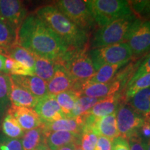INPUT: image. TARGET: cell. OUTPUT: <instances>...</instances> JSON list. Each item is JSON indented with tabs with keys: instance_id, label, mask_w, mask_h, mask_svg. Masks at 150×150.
I'll list each match as a JSON object with an SVG mask.
<instances>
[{
	"instance_id": "1",
	"label": "cell",
	"mask_w": 150,
	"mask_h": 150,
	"mask_svg": "<svg viewBox=\"0 0 150 150\" xmlns=\"http://www.w3.org/2000/svg\"><path fill=\"white\" fill-rule=\"evenodd\" d=\"M18 42L32 54L57 65L72 50L35 14L27 16L19 28Z\"/></svg>"
},
{
	"instance_id": "2",
	"label": "cell",
	"mask_w": 150,
	"mask_h": 150,
	"mask_svg": "<svg viewBox=\"0 0 150 150\" xmlns=\"http://www.w3.org/2000/svg\"><path fill=\"white\" fill-rule=\"evenodd\" d=\"M35 15L72 50L87 47L88 33L71 22L54 4L38 8Z\"/></svg>"
},
{
	"instance_id": "3",
	"label": "cell",
	"mask_w": 150,
	"mask_h": 150,
	"mask_svg": "<svg viewBox=\"0 0 150 150\" xmlns=\"http://www.w3.org/2000/svg\"><path fill=\"white\" fill-rule=\"evenodd\" d=\"M58 65L63 67L68 74L74 82V86L88 81L96 72L87 47L70 50Z\"/></svg>"
},
{
	"instance_id": "4",
	"label": "cell",
	"mask_w": 150,
	"mask_h": 150,
	"mask_svg": "<svg viewBox=\"0 0 150 150\" xmlns=\"http://www.w3.org/2000/svg\"><path fill=\"white\" fill-rule=\"evenodd\" d=\"M95 24L102 27L117 19L134 13L129 1L88 0L86 1Z\"/></svg>"
},
{
	"instance_id": "5",
	"label": "cell",
	"mask_w": 150,
	"mask_h": 150,
	"mask_svg": "<svg viewBox=\"0 0 150 150\" xmlns=\"http://www.w3.org/2000/svg\"><path fill=\"white\" fill-rule=\"evenodd\" d=\"M137 18L135 14L114 20L95 31L91 42L92 49L102 47L125 41L131 24Z\"/></svg>"
},
{
	"instance_id": "6",
	"label": "cell",
	"mask_w": 150,
	"mask_h": 150,
	"mask_svg": "<svg viewBox=\"0 0 150 150\" xmlns=\"http://www.w3.org/2000/svg\"><path fill=\"white\" fill-rule=\"evenodd\" d=\"M89 55L96 71L106 65L127 64L133 57L132 52L126 42L92 49Z\"/></svg>"
},
{
	"instance_id": "7",
	"label": "cell",
	"mask_w": 150,
	"mask_h": 150,
	"mask_svg": "<svg viewBox=\"0 0 150 150\" xmlns=\"http://www.w3.org/2000/svg\"><path fill=\"white\" fill-rule=\"evenodd\" d=\"M54 4L71 22L86 32L88 33L95 27V23L86 1L59 0Z\"/></svg>"
},
{
	"instance_id": "8",
	"label": "cell",
	"mask_w": 150,
	"mask_h": 150,
	"mask_svg": "<svg viewBox=\"0 0 150 150\" xmlns=\"http://www.w3.org/2000/svg\"><path fill=\"white\" fill-rule=\"evenodd\" d=\"M125 42L133 56H140L150 51V21L137 18L131 24Z\"/></svg>"
},
{
	"instance_id": "9",
	"label": "cell",
	"mask_w": 150,
	"mask_h": 150,
	"mask_svg": "<svg viewBox=\"0 0 150 150\" xmlns=\"http://www.w3.org/2000/svg\"><path fill=\"white\" fill-rule=\"evenodd\" d=\"M116 122L119 137L127 139L133 132L139 130L145 119L131 106L121 104L116 110Z\"/></svg>"
},
{
	"instance_id": "10",
	"label": "cell",
	"mask_w": 150,
	"mask_h": 150,
	"mask_svg": "<svg viewBox=\"0 0 150 150\" xmlns=\"http://www.w3.org/2000/svg\"><path fill=\"white\" fill-rule=\"evenodd\" d=\"M120 88V83L112 79L106 83H90L86 81L79 85L75 86L72 90L77 92L80 96L102 99L117 93Z\"/></svg>"
},
{
	"instance_id": "11",
	"label": "cell",
	"mask_w": 150,
	"mask_h": 150,
	"mask_svg": "<svg viewBox=\"0 0 150 150\" xmlns=\"http://www.w3.org/2000/svg\"><path fill=\"white\" fill-rule=\"evenodd\" d=\"M0 17L18 31L19 28L27 17V9L22 1L1 0Z\"/></svg>"
},
{
	"instance_id": "12",
	"label": "cell",
	"mask_w": 150,
	"mask_h": 150,
	"mask_svg": "<svg viewBox=\"0 0 150 150\" xmlns=\"http://www.w3.org/2000/svg\"><path fill=\"white\" fill-rule=\"evenodd\" d=\"M34 108L42 123L52 122L65 117L54 95L48 94L39 99Z\"/></svg>"
},
{
	"instance_id": "13",
	"label": "cell",
	"mask_w": 150,
	"mask_h": 150,
	"mask_svg": "<svg viewBox=\"0 0 150 150\" xmlns=\"http://www.w3.org/2000/svg\"><path fill=\"white\" fill-rule=\"evenodd\" d=\"M7 112L13 115L24 131L38 128L42 125V122L33 108L11 106Z\"/></svg>"
},
{
	"instance_id": "14",
	"label": "cell",
	"mask_w": 150,
	"mask_h": 150,
	"mask_svg": "<svg viewBox=\"0 0 150 150\" xmlns=\"http://www.w3.org/2000/svg\"><path fill=\"white\" fill-rule=\"evenodd\" d=\"M10 79L15 83L23 88L40 99L48 95L47 83L38 76H12L9 75Z\"/></svg>"
},
{
	"instance_id": "15",
	"label": "cell",
	"mask_w": 150,
	"mask_h": 150,
	"mask_svg": "<svg viewBox=\"0 0 150 150\" xmlns=\"http://www.w3.org/2000/svg\"><path fill=\"white\" fill-rule=\"evenodd\" d=\"M45 143L51 150H58L70 144H80L81 135L69 131H54L44 134Z\"/></svg>"
},
{
	"instance_id": "16",
	"label": "cell",
	"mask_w": 150,
	"mask_h": 150,
	"mask_svg": "<svg viewBox=\"0 0 150 150\" xmlns=\"http://www.w3.org/2000/svg\"><path fill=\"white\" fill-rule=\"evenodd\" d=\"M74 82L63 67L57 65L55 73L52 79L47 83L49 95H56L63 92L72 90Z\"/></svg>"
},
{
	"instance_id": "17",
	"label": "cell",
	"mask_w": 150,
	"mask_h": 150,
	"mask_svg": "<svg viewBox=\"0 0 150 150\" xmlns=\"http://www.w3.org/2000/svg\"><path fill=\"white\" fill-rule=\"evenodd\" d=\"M93 130L98 136H104L112 141L119 137L116 122V112L102 117H97Z\"/></svg>"
},
{
	"instance_id": "18",
	"label": "cell",
	"mask_w": 150,
	"mask_h": 150,
	"mask_svg": "<svg viewBox=\"0 0 150 150\" xmlns=\"http://www.w3.org/2000/svg\"><path fill=\"white\" fill-rule=\"evenodd\" d=\"M10 81V101L11 106L27 108L35 107L39 99L27 90L17 85L11 79Z\"/></svg>"
},
{
	"instance_id": "19",
	"label": "cell",
	"mask_w": 150,
	"mask_h": 150,
	"mask_svg": "<svg viewBox=\"0 0 150 150\" xmlns=\"http://www.w3.org/2000/svg\"><path fill=\"white\" fill-rule=\"evenodd\" d=\"M0 54L19 62L34 72V54L19 45L18 42L8 49L0 48Z\"/></svg>"
},
{
	"instance_id": "20",
	"label": "cell",
	"mask_w": 150,
	"mask_h": 150,
	"mask_svg": "<svg viewBox=\"0 0 150 150\" xmlns=\"http://www.w3.org/2000/svg\"><path fill=\"white\" fill-rule=\"evenodd\" d=\"M121 97L118 93L114 94L101 99L93 107L86 113L93 115L95 117H102L116 112Z\"/></svg>"
},
{
	"instance_id": "21",
	"label": "cell",
	"mask_w": 150,
	"mask_h": 150,
	"mask_svg": "<svg viewBox=\"0 0 150 150\" xmlns=\"http://www.w3.org/2000/svg\"><path fill=\"white\" fill-rule=\"evenodd\" d=\"M44 134L54 131H69L74 134H81L82 127L76 119L64 117L52 122L42 123V126Z\"/></svg>"
},
{
	"instance_id": "22",
	"label": "cell",
	"mask_w": 150,
	"mask_h": 150,
	"mask_svg": "<svg viewBox=\"0 0 150 150\" xmlns=\"http://www.w3.org/2000/svg\"><path fill=\"white\" fill-rule=\"evenodd\" d=\"M131 100V106L145 120L150 121V87L137 93Z\"/></svg>"
},
{
	"instance_id": "23",
	"label": "cell",
	"mask_w": 150,
	"mask_h": 150,
	"mask_svg": "<svg viewBox=\"0 0 150 150\" xmlns=\"http://www.w3.org/2000/svg\"><path fill=\"white\" fill-rule=\"evenodd\" d=\"M35 66L34 74L47 83H48L53 77L57 64L54 61L40 57L34 54Z\"/></svg>"
},
{
	"instance_id": "24",
	"label": "cell",
	"mask_w": 150,
	"mask_h": 150,
	"mask_svg": "<svg viewBox=\"0 0 150 150\" xmlns=\"http://www.w3.org/2000/svg\"><path fill=\"white\" fill-rule=\"evenodd\" d=\"M1 129L4 135L13 139H21L25 133L13 115L8 112H6L1 120Z\"/></svg>"
},
{
	"instance_id": "25",
	"label": "cell",
	"mask_w": 150,
	"mask_h": 150,
	"mask_svg": "<svg viewBox=\"0 0 150 150\" xmlns=\"http://www.w3.org/2000/svg\"><path fill=\"white\" fill-rule=\"evenodd\" d=\"M18 43V31L0 17V48L8 49Z\"/></svg>"
},
{
	"instance_id": "26",
	"label": "cell",
	"mask_w": 150,
	"mask_h": 150,
	"mask_svg": "<svg viewBox=\"0 0 150 150\" xmlns=\"http://www.w3.org/2000/svg\"><path fill=\"white\" fill-rule=\"evenodd\" d=\"M23 150H35L45 143V135L42 127L27 131L21 138Z\"/></svg>"
},
{
	"instance_id": "27",
	"label": "cell",
	"mask_w": 150,
	"mask_h": 150,
	"mask_svg": "<svg viewBox=\"0 0 150 150\" xmlns=\"http://www.w3.org/2000/svg\"><path fill=\"white\" fill-rule=\"evenodd\" d=\"M11 81L8 74L0 73V115L4 117L11 107Z\"/></svg>"
},
{
	"instance_id": "28",
	"label": "cell",
	"mask_w": 150,
	"mask_h": 150,
	"mask_svg": "<svg viewBox=\"0 0 150 150\" xmlns=\"http://www.w3.org/2000/svg\"><path fill=\"white\" fill-rule=\"evenodd\" d=\"M81 96L77 92L70 90L56 95V99L65 117H68L73 110L75 103Z\"/></svg>"
},
{
	"instance_id": "29",
	"label": "cell",
	"mask_w": 150,
	"mask_h": 150,
	"mask_svg": "<svg viewBox=\"0 0 150 150\" xmlns=\"http://www.w3.org/2000/svg\"><path fill=\"white\" fill-rule=\"evenodd\" d=\"M125 65L126 64L104 65L101 67L98 70H97L93 77L87 81L90 83H108L112 80V78L115 76V74L119 70V69Z\"/></svg>"
},
{
	"instance_id": "30",
	"label": "cell",
	"mask_w": 150,
	"mask_h": 150,
	"mask_svg": "<svg viewBox=\"0 0 150 150\" xmlns=\"http://www.w3.org/2000/svg\"><path fill=\"white\" fill-rule=\"evenodd\" d=\"M103 99V98H102ZM102 99L92 98L86 96H81L75 103L73 110L71 112L68 118L76 119L79 116L83 115L84 113L91 110L93 106H95L97 102Z\"/></svg>"
},
{
	"instance_id": "31",
	"label": "cell",
	"mask_w": 150,
	"mask_h": 150,
	"mask_svg": "<svg viewBox=\"0 0 150 150\" xmlns=\"http://www.w3.org/2000/svg\"><path fill=\"white\" fill-rule=\"evenodd\" d=\"M4 74L12 76H33L34 72L25 65L15 60L6 58L4 63Z\"/></svg>"
},
{
	"instance_id": "32",
	"label": "cell",
	"mask_w": 150,
	"mask_h": 150,
	"mask_svg": "<svg viewBox=\"0 0 150 150\" xmlns=\"http://www.w3.org/2000/svg\"><path fill=\"white\" fill-rule=\"evenodd\" d=\"M150 87V73L142 75L126 88L125 98L127 100L132 98L135 95L142 90Z\"/></svg>"
},
{
	"instance_id": "33",
	"label": "cell",
	"mask_w": 150,
	"mask_h": 150,
	"mask_svg": "<svg viewBox=\"0 0 150 150\" xmlns=\"http://www.w3.org/2000/svg\"><path fill=\"white\" fill-rule=\"evenodd\" d=\"M98 137L93 129H82L81 134V147L83 150H95Z\"/></svg>"
},
{
	"instance_id": "34",
	"label": "cell",
	"mask_w": 150,
	"mask_h": 150,
	"mask_svg": "<svg viewBox=\"0 0 150 150\" xmlns=\"http://www.w3.org/2000/svg\"><path fill=\"white\" fill-rule=\"evenodd\" d=\"M131 10L139 16L140 19L150 21V0L149 1H129Z\"/></svg>"
},
{
	"instance_id": "35",
	"label": "cell",
	"mask_w": 150,
	"mask_h": 150,
	"mask_svg": "<svg viewBox=\"0 0 150 150\" xmlns=\"http://www.w3.org/2000/svg\"><path fill=\"white\" fill-rule=\"evenodd\" d=\"M0 150H23L21 139H13L0 134Z\"/></svg>"
},
{
	"instance_id": "36",
	"label": "cell",
	"mask_w": 150,
	"mask_h": 150,
	"mask_svg": "<svg viewBox=\"0 0 150 150\" xmlns=\"http://www.w3.org/2000/svg\"><path fill=\"white\" fill-rule=\"evenodd\" d=\"M126 140L130 150H146V142L140 135L138 130L129 135Z\"/></svg>"
},
{
	"instance_id": "37",
	"label": "cell",
	"mask_w": 150,
	"mask_h": 150,
	"mask_svg": "<svg viewBox=\"0 0 150 150\" xmlns=\"http://www.w3.org/2000/svg\"><path fill=\"white\" fill-rule=\"evenodd\" d=\"M148 73H150V53L146 56L143 61L140 62L138 68L134 73V76H132L131 79L129 81L128 84H127V88L129 86H130L131 83H134L135 81H136L138 78L142 76V75L148 74Z\"/></svg>"
},
{
	"instance_id": "38",
	"label": "cell",
	"mask_w": 150,
	"mask_h": 150,
	"mask_svg": "<svg viewBox=\"0 0 150 150\" xmlns=\"http://www.w3.org/2000/svg\"><path fill=\"white\" fill-rule=\"evenodd\" d=\"M112 150H130V148L126 139L117 137L112 141Z\"/></svg>"
},
{
	"instance_id": "39",
	"label": "cell",
	"mask_w": 150,
	"mask_h": 150,
	"mask_svg": "<svg viewBox=\"0 0 150 150\" xmlns=\"http://www.w3.org/2000/svg\"><path fill=\"white\" fill-rule=\"evenodd\" d=\"M95 150H112V140L104 136H99Z\"/></svg>"
},
{
	"instance_id": "40",
	"label": "cell",
	"mask_w": 150,
	"mask_h": 150,
	"mask_svg": "<svg viewBox=\"0 0 150 150\" xmlns=\"http://www.w3.org/2000/svg\"><path fill=\"white\" fill-rule=\"evenodd\" d=\"M139 129L140 131H138L142 138L150 139V121L145 120V122Z\"/></svg>"
},
{
	"instance_id": "41",
	"label": "cell",
	"mask_w": 150,
	"mask_h": 150,
	"mask_svg": "<svg viewBox=\"0 0 150 150\" xmlns=\"http://www.w3.org/2000/svg\"><path fill=\"white\" fill-rule=\"evenodd\" d=\"M6 57L0 54V73L4 74V63Z\"/></svg>"
},
{
	"instance_id": "42",
	"label": "cell",
	"mask_w": 150,
	"mask_h": 150,
	"mask_svg": "<svg viewBox=\"0 0 150 150\" xmlns=\"http://www.w3.org/2000/svg\"><path fill=\"white\" fill-rule=\"evenodd\" d=\"M77 145H80V144H70V145H65L64 147L60 148L58 150H75L76 149V147Z\"/></svg>"
},
{
	"instance_id": "43",
	"label": "cell",
	"mask_w": 150,
	"mask_h": 150,
	"mask_svg": "<svg viewBox=\"0 0 150 150\" xmlns=\"http://www.w3.org/2000/svg\"><path fill=\"white\" fill-rule=\"evenodd\" d=\"M35 150H51L49 148L45 143H43L40 145L38 147H37Z\"/></svg>"
},
{
	"instance_id": "44",
	"label": "cell",
	"mask_w": 150,
	"mask_h": 150,
	"mask_svg": "<svg viewBox=\"0 0 150 150\" xmlns=\"http://www.w3.org/2000/svg\"><path fill=\"white\" fill-rule=\"evenodd\" d=\"M146 150H150V139L148 140L147 143H146Z\"/></svg>"
},
{
	"instance_id": "45",
	"label": "cell",
	"mask_w": 150,
	"mask_h": 150,
	"mask_svg": "<svg viewBox=\"0 0 150 150\" xmlns=\"http://www.w3.org/2000/svg\"><path fill=\"white\" fill-rule=\"evenodd\" d=\"M75 150H83V149H82V148L81 147L80 145H76V149H75Z\"/></svg>"
},
{
	"instance_id": "46",
	"label": "cell",
	"mask_w": 150,
	"mask_h": 150,
	"mask_svg": "<svg viewBox=\"0 0 150 150\" xmlns=\"http://www.w3.org/2000/svg\"><path fill=\"white\" fill-rule=\"evenodd\" d=\"M1 119H2V117L0 115V125H1Z\"/></svg>"
}]
</instances>
